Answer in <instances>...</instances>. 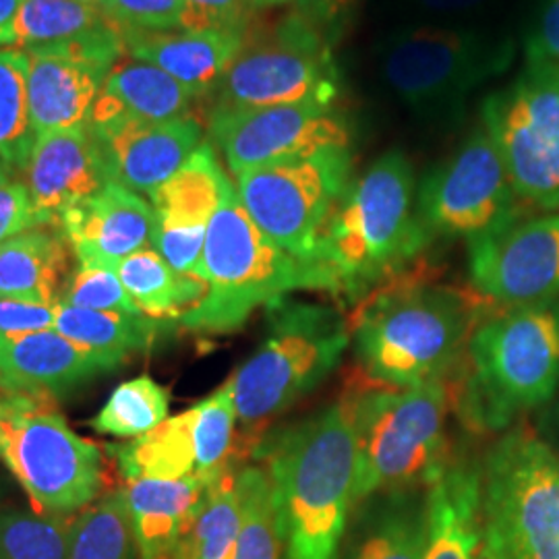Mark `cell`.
<instances>
[{"label":"cell","instance_id":"49","mask_svg":"<svg viewBox=\"0 0 559 559\" xmlns=\"http://www.w3.org/2000/svg\"><path fill=\"white\" fill-rule=\"evenodd\" d=\"M20 392H25V390H21L20 385H15L13 381L9 380V378L0 371V399L13 396V394H20Z\"/></svg>","mask_w":559,"mask_h":559},{"label":"cell","instance_id":"20","mask_svg":"<svg viewBox=\"0 0 559 559\" xmlns=\"http://www.w3.org/2000/svg\"><path fill=\"white\" fill-rule=\"evenodd\" d=\"M122 38L133 59L156 64L193 92L195 98H201L221 85L226 71L239 57L247 34L230 29H122Z\"/></svg>","mask_w":559,"mask_h":559},{"label":"cell","instance_id":"7","mask_svg":"<svg viewBox=\"0 0 559 559\" xmlns=\"http://www.w3.org/2000/svg\"><path fill=\"white\" fill-rule=\"evenodd\" d=\"M350 346V323L290 297L267 307V334L228 380L240 423L274 419L325 380Z\"/></svg>","mask_w":559,"mask_h":559},{"label":"cell","instance_id":"51","mask_svg":"<svg viewBox=\"0 0 559 559\" xmlns=\"http://www.w3.org/2000/svg\"><path fill=\"white\" fill-rule=\"evenodd\" d=\"M15 396V394H13ZM9 399V396H4V399H0V456H2V448H4V429H2V415H4V400Z\"/></svg>","mask_w":559,"mask_h":559},{"label":"cell","instance_id":"25","mask_svg":"<svg viewBox=\"0 0 559 559\" xmlns=\"http://www.w3.org/2000/svg\"><path fill=\"white\" fill-rule=\"evenodd\" d=\"M195 96L156 64L135 60L117 64L102 85L87 124L92 129L127 120H162L187 117Z\"/></svg>","mask_w":559,"mask_h":559},{"label":"cell","instance_id":"28","mask_svg":"<svg viewBox=\"0 0 559 559\" xmlns=\"http://www.w3.org/2000/svg\"><path fill=\"white\" fill-rule=\"evenodd\" d=\"M55 330L104 362L110 371L124 362L129 355L147 350L158 338L162 323L147 316L92 311L59 302Z\"/></svg>","mask_w":559,"mask_h":559},{"label":"cell","instance_id":"46","mask_svg":"<svg viewBox=\"0 0 559 559\" xmlns=\"http://www.w3.org/2000/svg\"><path fill=\"white\" fill-rule=\"evenodd\" d=\"M524 52L526 64H559V0H547Z\"/></svg>","mask_w":559,"mask_h":559},{"label":"cell","instance_id":"54","mask_svg":"<svg viewBox=\"0 0 559 559\" xmlns=\"http://www.w3.org/2000/svg\"><path fill=\"white\" fill-rule=\"evenodd\" d=\"M477 559H489L487 558V554L483 551V547H480L479 556H477Z\"/></svg>","mask_w":559,"mask_h":559},{"label":"cell","instance_id":"53","mask_svg":"<svg viewBox=\"0 0 559 559\" xmlns=\"http://www.w3.org/2000/svg\"><path fill=\"white\" fill-rule=\"evenodd\" d=\"M81 2H87V4H94V7H104L106 0H81Z\"/></svg>","mask_w":559,"mask_h":559},{"label":"cell","instance_id":"11","mask_svg":"<svg viewBox=\"0 0 559 559\" xmlns=\"http://www.w3.org/2000/svg\"><path fill=\"white\" fill-rule=\"evenodd\" d=\"M350 170V150H330L245 170L237 175V193L261 233L307 267Z\"/></svg>","mask_w":559,"mask_h":559},{"label":"cell","instance_id":"27","mask_svg":"<svg viewBox=\"0 0 559 559\" xmlns=\"http://www.w3.org/2000/svg\"><path fill=\"white\" fill-rule=\"evenodd\" d=\"M67 272L64 237L32 228L0 245V299L59 305Z\"/></svg>","mask_w":559,"mask_h":559},{"label":"cell","instance_id":"36","mask_svg":"<svg viewBox=\"0 0 559 559\" xmlns=\"http://www.w3.org/2000/svg\"><path fill=\"white\" fill-rule=\"evenodd\" d=\"M170 394L150 376L122 381L108 396L90 427L120 440H135L168 419Z\"/></svg>","mask_w":559,"mask_h":559},{"label":"cell","instance_id":"21","mask_svg":"<svg viewBox=\"0 0 559 559\" xmlns=\"http://www.w3.org/2000/svg\"><path fill=\"white\" fill-rule=\"evenodd\" d=\"M27 104L36 135L87 124L112 69L57 52H27Z\"/></svg>","mask_w":559,"mask_h":559},{"label":"cell","instance_id":"14","mask_svg":"<svg viewBox=\"0 0 559 559\" xmlns=\"http://www.w3.org/2000/svg\"><path fill=\"white\" fill-rule=\"evenodd\" d=\"M516 189L485 129L431 170L417 191V207L431 235L468 242L498 235L522 221Z\"/></svg>","mask_w":559,"mask_h":559},{"label":"cell","instance_id":"39","mask_svg":"<svg viewBox=\"0 0 559 559\" xmlns=\"http://www.w3.org/2000/svg\"><path fill=\"white\" fill-rule=\"evenodd\" d=\"M425 545L427 512L400 508L369 533L353 559H423Z\"/></svg>","mask_w":559,"mask_h":559},{"label":"cell","instance_id":"34","mask_svg":"<svg viewBox=\"0 0 559 559\" xmlns=\"http://www.w3.org/2000/svg\"><path fill=\"white\" fill-rule=\"evenodd\" d=\"M27 64L23 50H0V162L25 170L38 141L27 104Z\"/></svg>","mask_w":559,"mask_h":559},{"label":"cell","instance_id":"48","mask_svg":"<svg viewBox=\"0 0 559 559\" xmlns=\"http://www.w3.org/2000/svg\"><path fill=\"white\" fill-rule=\"evenodd\" d=\"M21 4H23V0H0V48L4 46V34H7L11 21L15 20Z\"/></svg>","mask_w":559,"mask_h":559},{"label":"cell","instance_id":"55","mask_svg":"<svg viewBox=\"0 0 559 559\" xmlns=\"http://www.w3.org/2000/svg\"><path fill=\"white\" fill-rule=\"evenodd\" d=\"M558 307H559V300H558Z\"/></svg>","mask_w":559,"mask_h":559},{"label":"cell","instance_id":"29","mask_svg":"<svg viewBox=\"0 0 559 559\" xmlns=\"http://www.w3.org/2000/svg\"><path fill=\"white\" fill-rule=\"evenodd\" d=\"M124 480H177L195 475V408L168 417L135 440L112 445Z\"/></svg>","mask_w":559,"mask_h":559},{"label":"cell","instance_id":"1","mask_svg":"<svg viewBox=\"0 0 559 559\" xmlns=\"http://www.w3.org/2000/svg\"><path fill=\"white\" fill-rule=\"evenodd\" d=\"M431 239L420 221L413 166L402 152H390L348 185L307 270L316 290L357 302L399 276Z\"/></svg>","mask_w":559,"mask_h":559},{"label":"cell","instance_id":"45","mask_svg":"<svg viewBox=\"0 0 559 559\" xmlns=\"http://www.w3.org/2000/svg\"><path fill=\"white\" fill-rule=\"evenodd\" d=\"M36 210L27 185L20 180L0 182V245L25 230L38 228Z\"/></svg>","mask_w":559,"mask_h":559},{"label":"cell","instance_id":"3","mask_svg":"<svg viewBox=\"0 0 559 559\" xmlns=\"http://www.w3.org/2000/svg\"><path fill=\"white\" fill-rule=\"evenodd\" d=\"M477 323L464 290L413 282L376 290L350 323V342L369 380L415 388L448 378Z\"/></svg>","mask_w":559,"mask_h":559},{"label":"cell","instance_id":"16","mask_svg":"<svg viewBox=\"0 0 559 559\" xmlns=\"http://www.w3.org/2000/svg\"><path fill=\"white\" fill-rule=\"evenodd\" d=\"M471 280L500 307L559 299V214L519 221L498 235L468 242Z\"/></svg>","mask_w":559,"mask_h":559},{"label":"cell","instance_id":"52","mask_svg":"<svg viewBox=\"0 0 559 559\" xmlns=\"http://www.w3.org/2000/svg\"><path fill=\"white\" fill-rule=\"evenodd\" d=\"M9 175H11V170H9V168H7V166L0 162V182H2V180L9 179Z\"/></svg>","mask_w":559,"mask_h":559},{"label":"cell","instance_id":"43","mask_svg":"<svg viewBox=\"0 0 559 559\" xmlns=\"http://www.w3.org/2000/svg\"><path fill=\"white\" fill-rule=\"evenodd\" d=\"M57 307L52 302L0 299V336H21L55 330Z\"/></svg>","mask_w":559,"mask_h":559},{"label":"cell","instance_id":"40","mask_svg":"<svg viewBox=\"0 0 559 559\" xmlns=\"http://www.w3.org/2000/svg\"><path fill=\"white\" fill-rule=\"evenodd\" d=\"M60 305L92 311L143 316L124 290L117 270L102 265H78L73 278L69 280L67 288L60 295Z\"/></svg>","mask_w":559,"mask_h":559},{"label":"cell","instance_id":"10","mask_svg":"<svg viewBox=\"0 0 559 559\" xmlns=\"http://www.w3.org/2000/svg\"><path fill=\"white\" fill-rule=\"evenodd\" d=\"M512 60L508 41L479 32L415 27L394 34L381 50V75L413 112L438 117L459 108Z\"/></svg>","mask_w":559,"mask_h":559},{"label":"cell","instance_id":"31","mask_svg":"<svg viewBox=\"0 0 559 559\" xmlns=\"http://www.w3.org/2000/svg\"><path fill=\"white\" fill-rule=\"evenodd\" d=\"M112 23L100 7L81 0H23L4 34V46L23 52L50 48L87 38Z\"/></svg>","mask_w":559,"mask_h":559},{"label":"cell","instance_id":"50","mask_svg":"<svg viewBox=\"0 0 559 559\" xmlns=\"http://www.w3.org/2000/svg\"><path fill=\"white\" fill-rule=\"evenodd\" d=\"M286 2H295V0H247V4L251 9H265V7H278V4H286Z\"/></svg>","mask_w":559,"mask_h":559},{"label":"cell","instance_id":"2","mask_svg":"<svg viewBox=\"0 0 559 559\" xmlns=\"http://www.w3.org/2000/svg\"><path fill=\"white\" fill-rule=\"evenodd\" d=\"M355 431L346 400L258 448L276 493L284 559H334L353 508Z\"/></svg>","mask_w":559,"mask_h":559},{"label":"cell","instance_id":"41","mask_svg":"<svg viewBox=\"0 0 559 559\" xmlns=\"http://www.w3.org/2000/svg\"><path fill=\"white\" fill-rule=\"evenodd\" d=\"M102 11L131 32L187 29L189 21L187 0H106Z\"/></svg>","mask_w":559,"mask_h":559},{"label":"cell","instance_id":"38","mask_svg":"<svg viewBox=\"0 0 559 559\" xmlns=\"http://www.w3.org/2000/svg\"><path fill=\"white\" fill-rule=\"evenodd\" d=\"M195 475L207 483L216 479L230 466V452L237 427V406L230 383L201 400L195 406Z\"/></svg>","mask_w":559,"mask_h":559},{"label":"cell","instance_id":"32","mask_svg":"<svg viewBox=\"0 0 559 559\" xmlns=\"http://www.w3.org/2000/svg\"><path fill=\"white\" fill-rule=\"evenodd\" d=\"M239 528V471L228 466L207 485L200 512L175 559H235Z\"/></svg>","mask_w":559,"mask_h":559},{"label":"cell","instance_id":"12","mask_svg":"<svg viewBox=\"0 0 559 559\" xmlns=\"http://www.w3.org/2000/svg\"><path fill=\"white\" fill-rule=\"evenodd\" d=\"M483 124L520 201L559 210V64H526L485 100Z\"/></svg>","mask_w":559,"mask_h":559},{"label":"cell","instance_id":"9","mask_svg":"<svg viewBox=\"0 0 559 559\" xmlns=\"http://www.w3.org/2000/svg\"><path fill=\"white\" fill-rule=\"evenodd\" d=\"M50 396L20 392L4 400L2 456L41 516H73L100 496V448L50 411Z\"/></svg>","mask_w":559,"mask_h":559},{"label":"cell","instance_id":"4","mask_svg":"<svg viewBox=\"0 0 559 559\" xmlns=\"http://www.w3.org/2000/svg\"><path fill=\"white\" fill-rule=\"evenodd\" d=\"M466 360L462 417L477 429L503 431L558 392V302L501 307L475 325Z\"/></svg>","mask_w":559,"mask_h":559},{"label":"cell","instance_id":"24","mask_svg":"<svg viewBox=\"0 0 559 559\" xmlns=\"http://www.w3.org/2000/svg\"><path fill=\"white\" fill-rule=\"evenodd\" d=\"M423 559H477L483 547L480 468L445 466L429 485Z\"/></svg>","mask_w":559,"mask_h":559},{"label":"cell","instance_id":"35","mask_svg":"<svg viewBox=\"0 0 559 559\" xmlns=\"http://www.w3.org/2000/svg\"><path fill=\"white\" fill-rule=\"evenodd\" d=\"M135 554L124 489L104 496L75 516L67 559H135Z\"/></svg>","mask_w":559,"mask_h":559},{"label":"cell","instance_id":"47","mask_svg":"<svg viewBox=\"0 0 559 559\" xmlns=\"http://www.w3.org/2000/svg\"><path fill=\"white\" fill-rule=\"evenodd\" d=\"M415 2L433 13H462L483 4V0H415Z\"/></svg>","mask_w":559,"mask_h":559},{"label":"cell","instance_id":"19","mask_svg":"<svg viewBox=\"0 0 559 559\" xmlns=\"http://www.w3.org/2000/svg\"><path fill=\"white\" fill-rule=\"evenodd\" d=\"M80 265L115 267L152 242L154 207L140 193L110 182L67 210L59 222Z\"/></svg>","mask_w":559,"mask_h":559},{"label":"cell","instance_id":"33","mask_svg":"<svg viewBox=\"0 0 559 559\" xmlns=\"http://www.w3.org/2000/svg\"><path fill=\"white\" fill-rule=\"evenodd\" d=\"M240 528L235 559H284L274 483L265 466L239 468Z\"/></svg>","mask_w":559,"mask_h":559},{"label":"cell","instance_id":"8","mask_svg":"<svg viewBox=\"0 0 559 559\" xmlns=\"http://www.w3.org/2000/svg\"><path fill=\"white\" fill-rule=\"evenodd\" d=\"M483 551L489 559H559V450L514 429L480 466Z\"/></svg>","mask_w":559,"mask_h":559},{"label":"cell","instance_id":"44","mask_svg":"<svg viewBox=\"0 0 559 559\" xmlns=\"http://www.w3.org/2000/svg\"><path fill=\"white\" fill-rule=\"evenodd\" d=\"M359 4L360 0H295V13L334 46L348 29Z\"/></svg>","mask_w":559,"mask_h":559},{"label":"cell","instance_id":"6","mask_svg":"<svg viewBox=\"0 0 559 559\" xmlns=\"http://www.w3.org/2000/svg\"><path fill=\"white\" fill-rule=\"evenodd\" d=\"M355 431L353 506L381 491L431 485L445 468V380L371 388L346 400Z\"/></svg>","mask_w":559,"mask_h":559},{"label":"cell","instance_id":"37","mask_svg":"<svg viewBox=\"0 0 559 559\" xmlns=\"http://www.w3.org/2000/svg\"><path fill=\"white\" fill-rule=\"evenodd\" d=\"M75 516L0 510V559H67Z\"/></svg>","mask_w":559,"mask_h":559},{"label":"cell","instance_id":"18","mask_svg":"<svg viewBox=\"0 0 559 559\" xmlns=\"http://www.w3.org/2000/svg\"><path fill=\"white\" fill-rule=\"evenodd\" d=\"M92 131L112 182L147 195L170 179L203 143L201 124L191 117L162 122L127 120Z\"/></svg>","mask_w":559,"mask_h":559},{"label":"cell","instance_id":"22","mask_svg":"<svg viewBox=\"0 0 559 559\" xmlns=\"http://www.w3.org/2000/svg\"><path fill=\"white\" fill-rule=\"evenodd\" d=\"M207 480H129L124 498L140 559H175L180 540L200 512Z\"/></svg>","mask_w":559,"mask_h":559},{"label":"cell","instance_id":"30","mask_svg":"<svg viewBox=\"0 0 559 559\" xmlns=\"http://www.w3.org/2000/svg\"><path fill=\"white\" fill-rule=\"evenodd\" d=\"M117 274L141 313L152 320H180L207 293L200 276L179 274L150 247L120 261Z\"/></svg>","mask_w":559,"mask_h":559},{"label":"cell","instance_id":"26","mask_svg":"<svg viewBox=\"0 0 559 559\" xmlns=\"http://www.w3.org/2000/svg\"><path fill=\"white\" fill-rule=\"evenodd\" d=\"M228 182L214 147L203 141L170 179L150 193L154 226L207 230Z\"/></svg>","mask_w":559,"mask_h":559},{"label":"cell","instance_id":"13","mask_svg":"<svg viewBox=\"0 0 559 559\" xmlns=\"http://www.w3.org/2000/svg\"><path fill=\"white\" fill-rule=\"evenodd\" d=\"M226 108L334 104L340 75L332 44L295 11L242 50L218 85Z\"/></svg>","mask_w":559,"mask_h":559},{"label":"cell","instance_id":"15","mask_svg":"<svg viewBox=\"0 0 559 559\" xmlns=\"http://www.w3.org/2000/svg\"><path fill=\"white\" fill-rule=\"evenodd\" d=\"M210 133L233 175L330 150H350L353 141L348 119L334 104L320 102L263 108L218 106L210 119Z\"/></svg>","mask_w":559,"mask_h":559},{"label":"cell","instance_id":"17","mask_svg":"<svg viewBox=\"0 0 559 559\" xmlns=\"http://www.w3.org/2000/svg\"><path fill=\"white\" fill-rule=\"evenodd\" d=\"M25 173L40 226H59L67 210L90 200L112 182L100 143L90 124L40 135Z\"/></svg>","mask_w":559,"mask_h":559},{"label":"cell","instance_id":"42","mask_svg":"<svg viewBox=\"0 0 559 559\" xmlns=\"http://www.w3.org/2000/svg\"><path fill=\"white\" fill-rule=\"evenodd\" d=\"M189 32L200 29H230L247 34L251 7L247 0H187Z\"/></svg>","mask_w":559,"mask_h":559},{"label":"cell","instance_id":"23","mask_svg":"<svg viewBox=\"0 0 559 559\" xmlns=\"http://www.w3.org/2000/svg\"><path fill=\"white\" fill-rule=\"evenodd\" d=\"M0 371L21 390L55 399L108 369L57 330H44L0 336Z\"/></svg>","mask_w":559,"mask_h":559},{"label":"cell","instance_id":"5","mask_svg":"<svg viewBox=\"0 0 559 559\" xmlns=\"http://www.w3.org/2000/svg\"><path fill=\"white\" fill-rule=\"evenodd\" d=\"M200 278L207 293L179 320L200 334L237 332L261 307L316 290L309 270L261 233L233 182L207 226Z\"/></svg>","mask_w":559,"mask_h":559}]
</instances>
